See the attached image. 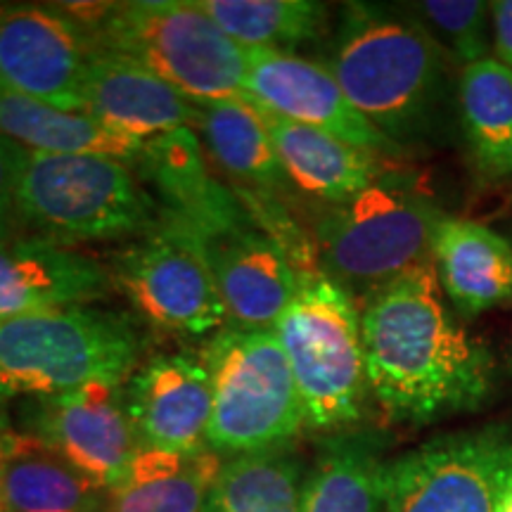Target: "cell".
I'll use <instances>...</instances> for the list:
<instances>
[{
	"instance_id": "cell-15",
	"label": "cell",
	"mask_w": 512,
	"mask_h": 512,
	"mask_svg": "<svg viewBox=\"0 0 512 512\" xmlns=\"http://www.w3.org/2000/svg\"><path fill=\"white\" fill-rule=\"evenodd\" d=\"M200 242L230 328L273 330L302 283L283 247L252 221Z\"/></svg>"
},
{
	"instance_id": "cell-3",
	"label": "cell",
	"mask_w": 512,
	"mask_h": 512,
	"mask_svg": "<svg viewBox=\"0 0 512 512\" xmlns=\"http://www.w3.org/2000/svg\"><path fill=\"white\" fill-rule=\"evenodd\" d=\"M446 214L415 181L384 174L342 204L320 209L313 245L320 273L349 292L377 287L432 266Z\"/></svg>"
},
{
	"instance_id": "cell-10",
	"label": "cell",
	"mask_w": 512,
	"mask_h": 512,
	"mask_svg": "<svg viewBox=\"0 0 512 512\" xmlns=\"http://www.w3.org/2000/svg\"><path fill=\"white\" fill-rule=\"evenodd\" d=\"M110 275L140 316L157 328L204 337L228 325L202 242L188 230L162 221L114 259Z\"/></svg>"
},
{
	"instance_id": "cell-11",
	"label": "cell",
	"mask_w": 512,
	"mask_h": 512,
	"mask_svg": "<svg viewBox=\"0 0 512 512\" xmlns=\"http://www.w3.org/2000/svg\"><path fill=\"white\" fill-rule=\"evenodd\" d=\"M27 434L67 460L102 491L124 479L140 451L126 406V384L93 382L27 406Z\"/></svg>"
},
{
	"instance_id": "cell-31",
	"label": "cell",
	"mask_w": 512,
	"mask_h": 512,
	"mask_svg": "<svg viewBox=\"0 0 512 512\" xmlns=\"http://www.w3.org/2000/svg\"><path fill=\"white\" fill-rule=\"evenodd\" d=\"M491 19H494L496 60L512 69V0H494Z\"/></svg>"
},
{
	"instance_id": "cell-33",
	"label": "cell",
	"mask_w": 512,
	"mask_h": 512,
	"mask_svg": "<svg viewBox=\"0 0 512 512\" xmlns=\"http://www.w3.org/2000/svg\"><path fill=\"white\" fill-rule=\"evenodd\" d=\"M5 432H8V427H5V422L0 420V460H3V439H5Z\"/></svg>"
},
{
	"instance_id": "cell-32",
	"label": "cell",
	"mask_w": 512,
	"mask_h": 512,
	"mask_svg": "<svg viewBox=\"0 0 512 512\" xmlns=\"http://www.w3.org/2000/svg\"><path fill=\"white\" fill-rule=\"evenodd\" d=\"M496 512H512V472L505 477L501 486V494H498L496 501Z\"/></svg>"
},
{
	"instance_id": "cell-30",
	"label": "cell",
	"mask_w": 512,
	"mask_h": 512,
	"mask_svg": "<svg viewBox=\"0 0 512 512\" xmlns=\"http://www.w3.org/2000/svg\"><path fill=\"white\" fill-rule=\"evenodd\" d=\"M29 150L0 136V240L10 238L12 221L17 216V188L27 164Z\"/></svg>"
},
{
	"instance_id": "cell-28",
	"label": "cell",
	"mask_w": 512,
	"mask_h": 512,
	"mask_svg": "<svg viewBox=\"0 0 512 512\" xmlns=\"http://www.w3.org/2000/svg\"><path fill=\"white\" fill-rule=\"evenodd\" d=\"M226 34L247 50L292 53L328 29V5L313 0H197Z\"/></svg>"
},
{
	"instance_id": "cell-16",
	"label": "cell",
	"mask_w": 512,
	"mask_h": 512,
	"mask_svg": "<svg viewBox=\"0 0 512 512\" xmlns=\"http://www.w3.org/2000/svg\"><path fill=\"white\" fill-rule=\"evenodd\" d=\"M211 377L200 358L155 356L126 382V406L140 446L195 453L207 446Z\"/></svg>"
},
{
	"instance_id": "cell-14",
	"label": "cell",
	"mask_w": 512,
	"mask_h": 512,
	"mask_svg": "<svg viewBox=\"0 0 512 512\" xmlns=\"http://www.w3.org/2000/svg\"><path fill=\"white\" fill-rule=\"evenodd\" d=\"M133 162L169 226L204 240L249 223L238 195L211 174L207 150L195 128L183 126L145 140Z\"/></svg>"
},
{
	"instance_id": "cell-2",
	"label": "cell",
	"mask_w": 512,
	"mask_h": 512,
	"mask_svg": "<svg viewBox=\"0 0 512 512\" xmlns=\"http://www.w3.org/2000/svg\"><path fill=\"white\" fill-rule=\"evenodd\" d=\"M451 64L413 12L349 3L328 67L354 110L401 147L434 131L451 98Z\"/></svg>"
},
{
	"instance_id": "cell-7",
	"label": "cell",
	"mask_w": 512,
	"mask_h": 512,
	"mask_svg": "<svg viewBox=\"0 0 512 512\" xmlns=\"http://www.w3.org/2000/svg\"><path fill=\"white\" fill-rule=\"evenodd\" d=\"M17 219L62 245L150 235L162 226L157 202L124 159L43 152H29L24 164Z\"/></svg>"
},
{
	"instance_id": "cell-1",
	"label": "cell",
	"mask_w": 512,
	"mask_h": 512,
	"mask_svg": "<svg viewBox=\"0 0 512 512\" xmlns=\"http://www.w3.org/2000/svg\"><path fill=\"white\" fill-rule=\"evenodd\" d=\"M361 332L370 396L392 422L477 411L494 392V354L448 311L434 264L368 292Z\"/></svg>"
},
{
	"instance_id": "cell-9",
	"label": "cell",
	"mask_w": 512,
	"mask_h": 512,
	"mask_svg": "<svg viewBox=\"0 0 512 512\" xmlns=\"http://www.w3.org/2000/svg\"><path fill=\"white\" fill-rule=\"evenodd\" d=\"M510 472V425L439 434L387 463L384 512H496Z\"/></svg>"
},
{
	"instance_id": "cell-21",
	"label": "cell",
	"mask_w": 512,
	"mask_h": 512,
	"mask_svg": "<svg viewBox=\"0 0 512 512\" xmlns=\"http://www.w3.org/2000/svg\"><path fill=\"white\" fill-rule=\"evenodd\" d=\"M195 131L235 195L280 197L290 188L261 110L245 95L202 102Z\"/></svg>"
},
{
	"instance_id": "cell-8",
	"label": "cell",
	"mask_w": 512,
	"mask_h": 512,
	"mask_svg": "<svg viewBox=\"0 0 512 512\" xmlns=\"http://www.w3.org/2000/svg\"><path fill=\"white\" fill-rule=\"evenodd\" d=\"M202 361L214 394L211 451L235 458L290 446L304 427V411L275 330L226 325L207 344Z\"/></svg>"
},
{
	"instance_id": "cell-20",
	"label": "cell",
	"mask_w": 512,
	"mask_h": 512,
	"mask_svg": "<svg viewBox=\"0 0 512 512\" xmlns=\"http://www.w3.org/2000/svg\"><path fill=\"white\" fill-rule=\"evenodd\" d=\"M432 264L441 292L463 316L512 299V242L484 223L446 216L434 238Z\"/></svg>"
},
{
	"instance_id": "cell-4",
	"label": "cell",
	"mask_w": 512,
	"mask_h": 512,
	"mask_svg": "<svg viewBox=\"0 0 512 512\" xmlns=\"http://www.w3.org/2000/svg\"><path fill=\"white\" fill-rule=\"evenodd\" d=\"M273 330L297 384L304 427L335 437L358 425L370 384L354 294L323 273L302 278Z\"/></svg>"
},
{
	"instance_id": "cell-27",
	"label": "cell",
	"mask_w": 512,
	"mask_h": 512,
	"mask_svg": "<svg viewBox=\"0 0 512 512\" xmlns=\"http://www.w3.org/2000/svg\"><path fill=\"white\" fill-rule=\"evenodd\" d=\"M304 460L290 446L245 453L223 463L207 512H299Z\"/></svg>"
},
{
	"instance_id": "cell-24",
	"label": "cell",
	"mask_w": 512,
	"mask_h": 512,
	"mask_svg": "<svg viewBox=\"0 0 512 512\" xmlns=\"http://www.w3.org/2000/svg\"><path fill=\"white\" fill-rule=\"evenodd\" d=\"M458 117L467 162L482 183L512 178V69L486 57L458 76Z\"/></svg>"
},
{
	"instance_id": "cell-35",
	"label": "cell",
	"mask_w": 512,
	"mask_h": 512,
	"mask_svg": "<svg viewBox=\"0 0 512 512\" xmlns=\"http://www.w3.org/2000/svg\"><path fill=\"white\" fill-rule=\"evenodd\" d=\"M0 403H3V401H0Z\"/></svg>"
},
{
	"instance_id": "cell-23",
	"label": "cell",
	"mask_w": 512,
	"mask_h": 512,
	"mask_svg": "<svg viewBox=\"0 0 512 512\" xmlns=\"http://www.w3.org/2000/svg\"><path fill=\"white\" fill-rule=\"evenodd\" d=\"M221 467L211 448L178 453L140 446L124 479L107 491V512H207Z\"/></svg>"
},
{
	"instance_id": "cell-26",
	"label": "cell",
	"mask_w": 512,
	"mask_h": 512,
	"mask_svg": "<svg viewBox=\"0 0 512 512\" xmlns=\"http://www.w3.org/2000/svg\"><path fill=\"white\" fill-rule=\"evenodd\" d=\"M384 477L387 460L375 434H335L306 472L299 512H382Z\"/></svg>"
},
{
	"instance_id": "cell-29",
	"label": "cell",
	"mask_w": 512,
	"mask_h": 512,
	"mask_svg": "<svg viewBox=\"0 0 512 512\" xmlns=\"http://www.w3.org/2000/svg\"><path fill=\"white\" fill-rule=\"evenodd\" d=\"M411 12L432 31L453 60L463 67L491 57L494 29L491 3L486 0H425L413 3Z\"/></svg>"
},
{
	"instance_id": "cell-25",
	"label": "cell",
	"mask_w": 512,
	"mask_h": 512,
	"mask_svg": "<svg viewBox=\"0 0 512 512\" xmlns=\"http://www.w3.org/2000/svg\"><path fill=\"white\" fill-rule=\"evenodd\" d=\"M0 136L43 155H100L133 162L143 140L121 136L81 112H67L48 102L0 86Z\"/></svg>"
},
{
	"instance_id": "cell-13",
	"label": "cell",
	"mask_w": 512,
	"mask_h": 512,
	"mask_svg": "<svg viewBox=\"0 0 512 512\" xmlns=\"http://www.w3.org/2000/svg\"><path fill=\"white\" fill-rule=\"evenodd\" d=\"M245 98L261 110L320 128L377 157L401 150L354 110L328 64L297 53L247 50Z\"/></svg>"
},
{
	"instance_id": "cell-6",
	"label": "cell",
	"mask_w": 512,
	"mask_h": 512,
	"mask_svg": "<svg viewBox=\"0 0 512 512\" xmlns=\"http://www.w3.org/2000/svg\"><path fill=\"white\" fill-rule=\"evenodd\" d=\"M95 50L133 60L197 102L245 95L247 48L235 43L197 0L117 3L93 34Z\"/></svg>"
},
{
	"instance_id": "cell-17",
	"label": "cell",
	"mask_w": 512,
	"mask_h": 512,
	"mask_svg": "<svg viewBox=\"0 0 512 512\" xmlns=\"http://www.w3.org/2000/svg\"><path fill=\"white\" fill-rule=\"evenodd\" d=\"M91 256L48 238L0 240V318L88 306L112 290Z\"/></svg>"
},
{
	"instance_id": "cell-34",
	"label": "cell",
	"mask_w": 512,
	"mask_h": 512,
	"mask_svg": "<svg viewBox=\"0 0 512 512\" xmlns=\"http://www.w3.org/2000/svg\"><path fill=\"white\" fill-rule=\"evenodd\" d=\"M8 10H10V5L0 3V19H3V15H5V12H8Z\"/></svg>"
},
{
	"instance_id": "cell-5",
	"label": "cell",
	"mask_w": 512,
	"mask_h": 512,
	"mask_svg": "<svg viewBox=\"0 0 512 512\" xmlns=\"http://www.w3.org/2000/svg\"><path fill=\"white\" fill-rule=\"evenodd\" d=\"M140 349L126 318L91 306L0 318V401L46 399L93 382L126 384Z\"/></svg>"
},
{
	"instance_id": "cell-22",
	"label": "cell",
	"mask_w": 512,
	"mask_h": 512,
	"mask_svg": "<svg viewBox=\"0 0 512 512\" xmlns=\"http://www.w3.org/2000/svg\"><path fill=\"white\" fill-rule=\"evenodd\" d=\"M0 512H107V491L27 432H5Z\"/></svg>"
},
{
	"instance_id": "cell-19",
	"label": "cell",
	"mask_w": 512,
	"mask_h": 512,
	"mask_svg": "<svg viewBox=\"0 0 512 512\" xmlns=\"http://www.w3.org/2000/svg\"><path fill=\"white\" fill-rule=\"evenodd\" d=\"M261 117L271 133L287 181L325 207L351 200L384 176L382 157L373 152L266 110H261Z\"/></svg>"
},
{
	"instance_id": "cell-12",
	"label": "cell",
	"mask_w": 512,
	"mask_h": 512,
	"mask_svg": "<svg viewBox=\"0 0 512 512\" xmlns=\"http://www.w3.org/2000/svg\"><path fill=\"white\" fill-rule=\"evenodd\" d=\"M93 53V38L55 5L10 8L0 19V86L27 98L81 112Z\"/></svg>"
},
{
	"instance_id": "cell-18",
	"label": "cell",
	"mask_w": 512,
	"mask_h": 512,
	"mask_svg": "<svg viewBox=\"0 0 512 512\" xmlns=\"http://www.w3.org/2000/svg\"><path fill=\"white\" fill-rule=\"evenodd\" d=\"M81 112L145 143L176 128H195L200 105L133 60L95 50L81 81Z\"/></svg>"
}]
</instances>
